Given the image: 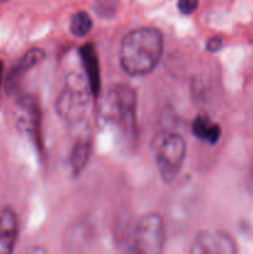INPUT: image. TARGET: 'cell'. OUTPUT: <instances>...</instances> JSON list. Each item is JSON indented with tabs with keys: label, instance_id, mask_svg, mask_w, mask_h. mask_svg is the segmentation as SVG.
<instances>
[{
	"label": "cell",
	"instance_id": "obj_3",
	"mask_svg": "<svg viewBox=\"0 0 253 254\" xmlns=\"http://www.w3.org/2000/svg\"><path fill=\"white\" fill-rule=\"evenodd\" d=\"M136 93L128 84L114 87L102 104V114L117 123L128 138L136 136Z\"/></svg>",
	"mask_w": 253,
	"mask_h": 254
},
{
	"label": "cell",
	"instance_id": "obj_4",
	"mask_svg": "<svg viewBox=\"0 0 253 254\" xmlns=\"http://www.w3.org/2000/svg\"><path fill=\"white\" fill-rule=\"evenodd\" d=\"M165 246V225L159 213H148L135 221L131 228L130 253L159 254Z\"/></svg>",
	"mask_w": 253,
	"mask_h": 254
},
{
	"label": "cell",
	"instance_id": "obj_1",
	"mask_svg": "<svg viewBox=\"0 0 253 254\" xmlns=\"http://www.w3.org/2000/svg\"><path fill=\"white\" fill-rule=\"evenodd\" d=\"M163 54V32L155 27H138L122 40L119 64L129 76H146L158 67Z\"/></svg>",
	"mask_w": 253,
	"mask_h": 254
},
{
	"label": "cell",
	"instance_id": "obj_11",
	"mask_svg": "<svg viewBox=\"0 0 253 254\" xmlns=\"http://www.w3.org/2000/svg\"><path fill=\"white\" fill-rule=\"evenodd\" d=\"M191 128H192V133L196 138L207 141L212 145L217 144V141L221 138V133H222L221 127L218 124L211 123L210 119L203 116L196 117L193 119Z\"/></svg>",
	"mask_w": 253,
	"mask_h": 254
},
{
	"label": "cell",
	"instance_id": "obj_10",
	"mask_svg": "<svg viewBox=\"0 0 253 254\" xmlns=\"http://www.w3.org/2000/svg\"><path fill=\"white\" fill-rule=\"evenodd\" d=\"M92 153L91 139L83 136L76 141L69 155V168L74 176H78L86 168Z\"/></svg>",
	"mask_w": 253,
	"mask_h": 254
},
{
	"label": "cell",
	"instance_id": "obj_14",
	"mask_svg": "<svg viewBox=\"0 0 253 254\" xmlns=\"http://www.w3.org/2000/svg\"><path fill=\"white\" fill-rule=\"evenodd\" d=\"M223 46V40L220 36H212L206 42V49L208 52H218Z\"/></svg>",
	"mask_w": 253,
	"mask_h": 254
},
{
	"label": "cell",
	"instance_id": "obj_6",
	"mask_svg": "<svg viewBox=\"0 0 253 254\" xmlns=\"http://www.w3.org/2000/svg\"><path fill=\"white\" fill-rule=\"evenodd\" d=\"M237 252L233 238L225 231L205 230L193 238L190 253L192 254H233Z\"/></svg>",
	"mask_w": 253,
	"mask_h": 254
},
{
	"label": "cell",
	"instance_id": "obj_15",
	"mask_svg": "<svg viewBox=\"0 0 253 254\" xmlns=\"http://www.w3.org/2000/svg\"><path fill=\"white\" fill-rule=\"evenodd\" d=\"M2 74H4V62L0 60V91H1L2 86Z\"/></svg>",
	"mask_w": 253,
	"mask_h": 254
},
{
	"label": "cell",
	"instance_id": "obj_5",
	"mask_svg": "<svg viewBox=\"0 0 253 254\" xmlns=\"http://www.w3.org/2000/svg\"><path fill=\"white\" fill-rule=\"evenodd\" d=\"M87 86L88 82H84L78 74L68 77L64 88L56 101V112L63 121L73 123L79 121L86 113L88 104Z\"/></svg>",
	"mask_w": 253,
	"mask_h": 254
},
{
	"label": "cell",
	"instance_id": "obj_12",
	"mask_svg": "<svg viewBox=\"0 0 253 254\" xmlns=\"http://www.w3.org/2000/svg\"><path fill=\"white\" fill-rule=\"evenodd\" d=\"M92 27H93V21L86 11H78L73 14L69 22V30L74 37L87 36L91 32Z\"/></svg>",
	"mask_w": 253,
	"mask_h": 254
},
{
	"label": "cell",
	"instance_id": "obj_2",
	"mask_svg": "<svg viewBox=\"0 0 253 254\" xmlns=\"http://www.w3.org/2000/svg\"><path fill=\"white\" fill-rule=\"evenodd\" d=\"M151 154L159 175L165 184L178 178L186 158V141L179 133L161 130L151 141Z\"/></svg>",
	"mask_w": 253,
	"mask_h": 254
},
{
	"label": "cell",
	"instance_id": "obj_7",
	"mask_svg": "<svg viewBox=\"0 0 253 254\" xmlns=\"http://www.w3.org/2000/svg\"><path fill=\"white\" fill-rule=\"evenodd\" d=\"M45 56H46L45 51L39 47H34V49H30L29 51L25 52L24 56L17 61V64L7 73L6 79H5L6 93L14 94L16 89L19 88L25 74L31 71L32 68H35L40 62L44 61Z\"/></svg>",
	"mask_w": 253,
	"mask_h": 254
},
{
	"label": "cell",
	"instance_id": "obj_13",
	"mask_svg": "<svg viewBox=\"0 0 253 254\" xmlns=\"http://www.w3.org/2000/svg\"><path fill=\"white\" fill-rule=\"evenodd\" d=\"M198 6V0H179L178 9L181 14L191 15L196 11Z\"/></svg>",
	"mask_w": 253,
	"mask_h": 254
},
{
	"label": "cell",
	"instance_id": "obj_9",
	"mask_svg": "<svg viewBox=\"0 0 253 254\" xmlns=\"http://www.w3.org/2000/svg\"><path fill=\"white\" fill-rule=\"evenodd\" d=\"M19 222L12 208L5 207L0 211V254L14 252L16 245Z\"/></svg>",
	"mask_w": 253,
	"mask_h": 254
},
{
	"label": "cell",
	"instance_id": "obj_8",
	"mask_svg": "<svg viewBox=\"0 0 253 254\" xmlns=\"http://www.w3.org/2000/svg\"><path fill=\"white\" fill-rule=\"evenodd\" d=\"M79 56L86 73V81L88 82L89 92L92 96L97 97L101 92V69L96 49L92 44H84L79 49Z\"/></svg>",
	"mask_w": 253,
	"mask_h": 254
}]
</instances>
